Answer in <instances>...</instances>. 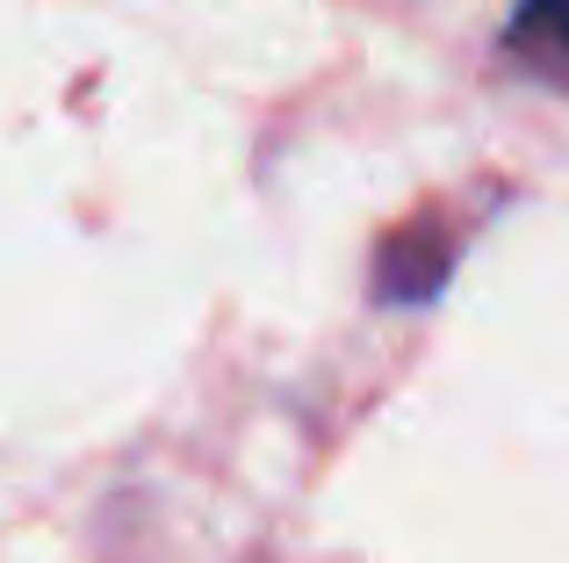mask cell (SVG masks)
<instances>
[{
    "label": "cell",
    "instance_id": "7a4b0ae2",
    "mask_svg": "<svg viewBox=\"0 0 569 563\" xmlns=\"http://www.w3.org/2000/svg\"><path fill=\"white\" fill-rule=\"evenodd\" d=\"M447 268H455V260H447V239H432V231H397L376 260V304H432Z\"/></svg>",
    "mask_w": 569,
    "mask_h": 563
},
{
    "label": "cell",
    "instance_id": "6da1fadb",
    "mask_svg": "<svg viewBox=\"0 0 569 563\" xmlns=\"http://www.w3.org/2000/svg\"><path fill=\"white\" fill-rule=\"evenodd\" d=\"M505 58H519L533 80L569 95V0H519L505 22Z\"/></svg>",
    "mask_w": 569,
    "mask_h": 563
}]
</instances>
